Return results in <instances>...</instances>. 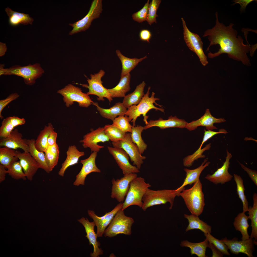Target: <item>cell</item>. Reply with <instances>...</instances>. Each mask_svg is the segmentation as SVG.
Segmentation results:
<instances>
[{"label":"cell","mask_w":257,"mask_h":257,"mask_svg":"<svg viewBox=\"0 0 257 257\" xmlns=\"http://www.w3.org/2000/svg\"><path fill=\"white\" fill-rule=\"evenodd\" d=\"M104 128L105 134L112 142H117L123 139L126 133L113 124L106 125Z\"/></svg>","instance_id":"cell-42"},{"label":"cell","mask_w":257,"mask_h":257,"mask_svg":"<svg viewBox=\"0 0 257 257\" xmlns=\"http://www.w3.org/2000/svg\"><path fill=\"white\" fill-rule=\"evenodd\" d=\"M17 150L6 147L0 148V164L6 168L12 163L17 161Z\"/></svg>","instance_id":"cell-39"},{"label":"cell","mask_w":257,"mask_h":257,"mask_svg":"<svg viewBox=\"0 0 257 257\" xmlns=\"http://www.w3.org/2000/svg\"><path fill=\"white\" fill-rule=\"evenodd\" d=\"M102 0H94L92 1L89 10L87 14L81 20L69 25L73 27L69 33L70 35L84 31L88 29L93 20L99 18L103 10Z\"/></svg>","instance_id":"cell-9"},{"label":"cell","mask_w":257,"mask_h":257,"mask_svg":"<svg viewBox=\"0 0 257 257\" xmlns=\"http://www.w3.org/2000/svg\"><path fill=\"white\" fill-rule=\"evenodd\" d=\"M183 28V38L188 48L195 53L199 58L202 64L205 66L208 63L207 56L203 49V43L197 34L191 32L188 28L183 18H181Z\"/></svg>","instance_id":"cell-11"},{"label":"cell","mask_w":257,"mask_h":257,"mask_svg":"<svg viewBox=\"0 0 257 257\" xmlns=\"http://www.w3.org/2000/svg\"><path fill=\"white\" fill-rule=\"evenodd\" d=\"M116 53L120 59L122 64L121 78L129 73L139 63L147 58L146 55L139 59L128 58L123 55L120 50L118 49L116 51Z\"/></svg>","instance_id":"cell-30"},{"label":"cell","mask_w":257,"mask_h":257,"mask_svg":"<svg viewBox=\"0 0 257 257\" xmlns=\"http://www.w3.org/2000/svg\"><path fill=\"white\" fill-rule=\"evenodd\" d=\"M227 246L232 253L238 255L240 253L246 255L248 257H253V253L254 251V245L257 244V241L250 238L245 240L238 241V238L234 237L232 240L225 237L221 240Z\"/></svg>","instance_id":"cell-14"},{"label":"cell","mask_w":257,"mask_h":257,"mask_svg":"<svg viewBox=\"0 0 257 257\" xmlns=\"http://www.w3.org/2000/svg\"><path fill=\"white\" fill-rule=\"evenodd\" d=\"M134 222L132 217L125 214L124 210H119L114 216L104 233L105 237H112L119 234L130 235L131 227Z\"/></svg>","instance_id":"cell-7"},{"label":"cell","mask_w":257,"mask_h":257,"mask_svg":"<svg viewBox=\"0 0 257 257\" xmlns=\"http://www.w3.org/2000/svg\"><path fill=\"white\" fill-rule=\"evenodd\" d=\"M255 1L254 0H233L232 2H234L232 4L233 5L237 4L240 5V11L242 12L245 10L246 8L247 5L250 3Z\"/></svg>","instance_id":"cell-53"},{"label":"cell","mask_w":257,"mask_h":257,"mask_svg":"<svg viewBox=\"0 0 257 257\" xmlns=\"http://www.w3.org/2000/svg\"><path fill=\"white\" fill-rule=\"evenodd\" d=\"M253 206L248 207V219L251 220V226L252 231L250 238L257 241V194L254 193L253 196Z\"/></svg>","instance_id":"cell-38"},{"label":"cell","mask_w":257,"mask_h":257,"mask_svg":"<svg viewBox=\"0 0 257 257\" xmlns=\"http://www.w3.org/2000/svg\"><path fill=\"white\" fill-rule=\"evenodd\" d=\"M57 133L54 131L51 133L48 137L47 143L48 147L56 143Z\"/></svg>","instance_id":"cell-56"},{"label":"cell","mask_w":257,"mask_h":257,"mask_svg":"<svg viewBox=\"0 0 257 257\" xmlns=\"http://www.w3.org/2000/svg\"><path fill=\"white\" fill-rule=\"evenodd\" d=\"M123 202L120 203L111 211L99 217L94 211L88 210V214L93 220L97 227L96 234L98 237H102L106 227L109 224L117 213L122 209Z\"/></svg>","instance_id":"cell-16"},{"label":"cell","mask_w":257,"mask_h":257,"mask_svg":"<svg viewBox=\"0 0 257 257\" xmlns=\"http://www.w3.org/2000/svg\"><path fill=\"white\" fill-rule=\"evenodd\" d=\"M67 157L62 164L59 175L63 177L65 170L69 166L78 163L79 158L85 155L84 152L79 151L75 145L69 147L66 153Z\"/></svg>","instance_id":"cell-26"},{"label":"cell","mask_w":257,"mask_h":257,"mask_svg":"<svg viewBox=\"0 0 257 257\" xmlns=\"http://www.w3.org/2000/svg\"><path fill=\"white\" fill-rule=\"evenodd\" d=\"M204 235L208 242L213 244L224 254L229 256L230 254L228 251V248L221 240H219L213 236L211 233H204Z\"/></svg>","instance_id":"cell-47"},{"label":"cell","mask_w":257,"mask_h":257,"mask_svg":"<svg viewBox=\"0 0 257 257\" xmlns=\"http://www.w3.org/2000/svg\"><path fill=\"white\" fill-rule=\"evenodd\" d=\"M96 106L100 115L103 117L113 121L117 116H124L127 109L122 103H116L110 108L105 109L102 108L97 102L92 104Z\"/></svg>","instance_id":"cell-25"},{"label":"cell","mask_w":257,"mask_h":257,"mask_svg":"<svg viewBox=\"0 0 257 257\" xmlns=\"http://www.w3.org/2000/svg\"><path fill=\"white\" fill-rule=\"evenodd\" d=\"M26 139L23 138L22 134L17 129L13 130L8 137L0 140L1 147H6L14 149L20 148L24 152L29 153V147Z\"/></svg>","instance_id":"cell-21"},{"label":"cell","mask_w":257,"mask_h":257,"mask_svg":"<svg viewBox=\"0 0 257 257\" xmlns=\"http://www.w3.org/2000/svg\"><path fill=\"white\" fill-rule=\"evenodd\" d=\"M151 87H149L146 93L144 94L140 103L137 105L131 106L128 108V109L125 114V115L128 117L129 122L131 121L133 124V126H135V121L138 117L142 115L144 117L143 121L146 125L148 122L147 119L148 116L146 115L147 112L151 109H154L156 110H159L164 113V109L155 107L153 104L162 107V106L157 104L155 101L159 100L160 99L155 98V93L152 92L151 96L149 97V90Z\"/></svg>","instance_id":"cell-3"},{"label":"cell","mask_w":257,"mask_h":257,"mask_svg":"<svg viewBox=\"0 0 257 257\" xmlns=\"http://www.w3.org/2000/svg\"><path fill=\"white\" fill-rule=\"evenodd\" d=\"M54 128L51 123L45 125L43 129L41 130L35 140V145L36 149L39 151L45 152L48 146L47 140L50 134L54 131Z\"/></svg>","instance_id":"cell-35"},{"label":"cell","mask_w":257,"mask_h":257,"mask_svg":"<svg viewBox=\"0 0 257 257\" xmlns=\"http://www.w3.org/2000/svg\"><path fill=\"white\" fill-rule=\"evenodd\" d=\"M25 120L24 118L17 116H9L4 119L0 127V137L2 138L8 137L14 128L24 124Z\"/></svg>","instance_id":"cell-28"},{"label":"cell","mask_w":257,"mask_h":257,"mask_svg":"<svg viewBox=\"0 0 257 257\" xmlns=\"http://www.w3.org/2000/svg\"><path fill=\"white\" fill-rule=\"evenodd\" d=\"M105 74V71L101 69L97 73L91 74L90 79H87L88 84L85 87L89 89L87 93L89 95H94L97 96L98 97L97 99L99 101H104V98H105L110 103L113 100V99L111 97L108 89L103 86L101 80L102 78Z\"/></svg>","instance_id":"cell-12"},{"label":"cell","mask_w":257,"mask_h":257,"mask_svg":"<svg viewBox=\"0 0 257 257\" xmlns=\"http://www.w3.org/2000/svg\"><path fill=\"white\" fill-rule=\"evenodd\" d=\"M16 157L20 160V164L26 178L31 181L39 168V165L29 153H21L17 151Z\"/></svg>","instance_id":"cell-23"},{"label":"cell","mask_w":257,"mask_h":257,"mask_svg":"<svg viewBox=\"0 0 257 257\" xmlns=\"http://www.w3.org/2000/svg\"><path fill=\"white\" fill-rule=\"evenodd\" d=\"M97 153V152H93L88 158L80 160V162L82 164V167L76 176V179L73 183L74 185L77 186L84 185L86 177L88 174L92 172H101L100 170L97 167L95 163Z\"/></svg>","instance_id":"cell-18"},{"label":"cell","mask_w":257,"mask_h":257,"mask_svg":"<svg viewBox=\"0 0 257 257\" xmlns=\"http://www.w3.org/2000/svg\"><path fill=\"white\" fill-rule=\"evenodd\" d=\"M211 147V143H210L207 144L206 146L201 149V148H199L193 154L186 157L183 160L184 166L186 167H190L191 166L195 160H197L198 158H204L205 156L203 155V152L205 151L209 150Z\"/></svg>","instance_id":"cell-44"},{"label":"cell","mask_w":257,"mask_h":257,"mask_svg":"<svg viewBox=\"0 0 257 257\" xmlns=\"http://www.w3.org/2000/svg\"><path fill=\"white\" fill-rule=\"evenodd\" d=\"M181 191L176 190H155L148 188L143 198V204L141 208L143 210L145 211L149 207L169 202L170 204L169 209H171L175 197L180 196L179 193Z\"/></svg>","instance_id":"cell-5"},{"label":"cell","mask_w":257,"mask_h":257,"mask_svg":"<svg viewBox=\"0 0 257 257\" xmlns=\"http://www.w3.org/2000/svg\"><path fill=\"white\" fill-rule=\"evenodd\" d=\"M57 93L63 96V101L67 107L72 105L74 102L78 103L79 106L86 108L94 102L87 93H84L80 88L71 84L59 90Z\"/></svg>","instance_id":"cell-8"},{"label":"cell","mask_w":257,"mask_h":257,"mask_svg":"<svg viewBox=\"0 0 257 257\" xmlns=\"http://www.w3.org/2000/svg\"><path fill=\"white\" fill-rule=\"evenodd\" d=\"M188 123L184 119H179L176 116H171L167 120H164L161 118L158 120H150L143 127L145 130L154 126L159 127L162 129L171 128H185Z\"/></svg>","instance_id":"cell-24"},{"label":"cell","mask_w":257,"mask_h":257,"mask_svg":"<svg viewBox=\"0 0 257 257\" xmlns=\"http://www.w3.org/2000/svg\"><path fill=\"white\" fill-rule=\"evenodd\" d=\"M248 216L242 212L239 213L235 218L233 225L236 231H240L242 235V240L249 239L250 236L248 234L247 230L249 226L248 222Z\"/></svg>","instance_id":"cell-37"},{"label":"cell","mask_w":257,"mask_h":257,"mask_svg":"<svg viewBox=\"0 0 257 257\" xmlns=\"http://www.w3.org/2000/svg\"><path fill=\"white\" fill-rule=\"evenodd\" d=\"M137 177L136 173H133L124 175L120 179H112L111 197L119 203L123 202L129 190L130 182Z\"/></svg>","instance_id":"cell-13"},{"label":"cell","mask_w":257,"mask_h":257,"mask_svg":"<svg viewBox=\"0 0 257 257\" xmlns=\"http://www.w3.org/2000/svg\"><path fill=\"white\" fill-rule=\"evenodd\" d=\"M242 168L246 172L255 184L257 186V172L255 170L251 169L238 162Z\"/></svg>","instance_id":"cell-52"},{"label":"cell","mask_w":257,"mask_h":257,"mask_svg":"<svg viewBox=\"0 0 257 257\" xmlns=\"http://www.w3.org/2000/svg\"><path fill=\"white\" fill-rule=\"evenodd\" d=\"M6 168L3 165L0 164V183H1L5 180L6 174H7Z\"/></svg>","instance_id":"cell-57"},{"label":"cell","mask_w":257,"mask_h":257,"mask_svg":"<svg viewBox=\"0 0 257 257\" xmlns=\"http://www.w3.org/2000/svg\"><path fill=\"white\" fill-rule=\"evenodd\" d=\"M84 227L86 235L85 236L89 241L90 245H92L93 251L91 253L90 256L92 257H99L100 255H103V251L99 247L100 244L97 240L98 237L96 233L94 230V227L96 226L94 222H90L87 218L82 217L78 220Z\"/></svg>","instance_id":"cell-19"},{"label":"cell","mask_w":257,"mask_h":257,"mask_svg":"<svg viewBox=\"0 0 257 257\" xmlns=\"http://www.w3.org/2000/svg\"><path fill=\"white\" fill-rule=\"evenodd\" d=\"M208 243V240L206 238L203 241L197 243L190 242L187 240H183L181 242L180 245L182 247H189L192 255L195 254L198 257H207L205 253Z\"/></svg>","instance_id":"cell-36"},{"label":"cell","mask_w":257,"mask_h":257,"mask_svg":"<svg viewBox=\"0 0 257 257\" xmlns=\"http://www.w3.org/2000/svg\"><path fill=\"white\" fill-rule=\"evenodd\" d=\"M109 140L105 133L104 128L99 127L84 135L79 142L82 143L84 148H89L92 152H98L104 147L98 143L109 141Z\"/></svg>","instance_id":"cell-15"},{"label":"cell","mask_w":257,"mask_h":257,"mask_svg":"<svg viewBox=\"0 0 257 257\" xmlns=\"http://www.w3.org/2000/svg\"><path fill=\"white\" fill-rule=\"evenodd\" d=\"M149 2V0H148L141 10L133 14L132 17L134 20L139 23L147 21L148 17Z\"/></svg>","instance_id":"cell-48"},{"label":"cell","mask_w":257,"mask_h":257,"mask_svg":"<svg viewBox=\"0 0 257 257\" xmlns=\"http://www.w3.org/2000/svg\"><path fill=\"white\" fill-rule=\"evenodd\" d=\"M19 96L17 93L11 94L6 99L0 100V118L1 119L3 118L2 115V112L4 108L12 101L16 99Z\"/></svg>","instance_id":"cell-50"},{"label":"cell","mask_w":257,"mask_h":257,"mask_svg":"<svg viewBox=\"0 0 257 257\" xmlns=\"http://www.w3.org/2000/svg\"><path fill=\"white\" fill-rule=\"evenodd\" d=\"M208 247L210 248L212 251V257H222L224 254L218 249L213 244L208 242Z\"/></svg>","instance_id":"cell-55"},{"label":"cell","mask_w":257,"mask_h":257,"mask_svg":"<svg viewBox=\"0 0 257 257\" xmlns=\"http://www.w3.org/2000/svg\"><path fill=\"white\" fill-rule=\"evenodd\" d=\"M130 78L131 75L129 73L121 78L119 82L115 87L112 89H108L112 99L125 97L126 93L130 89Z\"/></svg>","instance_id":"cell-29"},{"label":"cell","mask_w":257,"mask_h":257,"mask_svg":"<svg viewBox=\"0 0 257 257\" xmlns=\"http://www.w3.org/2000/svg\"><path fill=\"white\" fill-rule=\"evenodd\" d=\"M44 153L46 161L50 172L57 165L59 156L51 152L48 148Z\"/></svg>","instance_id":"cell-49"},{"label":"cell","mask_w":257,"mask_h":257,"mask_svg":"<svg viewBox=\"0 0 257 257\" xmlns=\"http://www.w3.org/2000/svg\"><path fill=\"white\" fill-rule=\"evenodd\" d=\"M151 185L146 183L144 179L137 177L130 182L129 190L124 202L122 210H124L128 207L136 205L142 208L143 198L147 190Z\"/></svg>","instance_id":"cell-6"},{"label":"cell","mask_w":257,"mask_h":257,"mask_svg":"<svg viewBox=\"0 0 257 257\" xmlns=\"http://www.w3.org/2000/svg\"><path fill=\"white\" fill-rule=\"evenodd\" d=\"M207 158L205 159L201 165L196 169H184V170L186 173V178L182 185L176 190L182 191L185 189V186L194 184L199 180L202 172L206 167L209 166L210 163L209 162H207Z\"/></svg>","instance_id":"cell-27"},{"label":"cell","mask_w":257,"mask_h":257,"mask_svg":"<svg viewBox=\"0 0 257 257\" xmlns=\"http://www.w3.org/2000/svg\"><path fill=\"white\" fill-rule=\"evenodd\" d=\"M191 214L199 216L203 213L205 205L202 184L200 180L190 188L184 189L179 193Z\"/></svg>","instance_id":"cell-4"},{"label":"cell","mask_w":257,"mask_h":257,"mask_svg":"<svg viewBox=\"0 0 257 257\" xmlns=\"http://www.w3.org/2000/svg\"><path fill=\"white\" fill-rule=\"evenodd\" d=\"M224 118H217L212 116L209 109H206L204 115L198 119L188 123L185 128L189 131L195 130L199 126L205 127L208 130L217 129L214 125L215 123H220L225 122Z\"/></svg>","instance_id":"cell-22"},{"label":"cell","mask_w":257,"mask_h":257,"mask_svg":"<svg viewBox=\"0 0 257 257\" xmlns=\"http://www.w3.org/2000/svg\"><path fill=\"white\" fill-rule=\"evenodd\" d=\"M5 11L9 17V23L12 26H17L20 24L32 25L34 21L33 19L28 14L14 11L8 7L5 8Z\"/></svg>","instance_id":"cell-31"},{"label":"cell","mask_w":257,"mask_h":257,"mask_svg":"<svg viewBox=\"0 0 257 257\" xmlns=\"http://www.w3.org/2000/svg\"><path fill=\"white\" fill-rule=\"evenodd\" d=\"M144 129V127L141 125H132V131L131 133L132 140L137 145L141 154L146 149L147 147L141 136L142 133Z\"/></svg>","instance_id":"cell-40"},{"label":"cell","mask_w":257,"mask_h":257,"mask_svg":"<svg viewBox=\"0 0 257 257\" xmlns=\"http://www.w3.org/2000/svg\"><path fill=\"white\" fill-rule=\"evenodd\" d=\"M7 174L16 180H26V178L19 161L15 162L6 168Z\"/></svg>","instance_id":"cell-43"},{"label":"cell","mask_w":257,"mask_h":257,"mask_svg":"<svg viewBox=\"0 0 257 257\" xmlns=\"http://www.w3.org/2000/svg\"><path fill=\"white\" fill-rule=\"evenodd\" d=\"M139 37L142 40L149 42L151 37V34L148 30H143L140 32Z\"/></svg>","instance_id":"cell-54"},{"label":"cell","mask_w":257,"mask_h":257,"mask_svg":"<svg viewBox=\"0 0 257 257\" xmlns=\"http://www.w3.org/2000/svg\"><path fill=\"white\" fill-rule=\"evenodd\" d=\"M161 1V0H152L149 4L147 21L150 25L154 22L156 23V17L158 16L157 12Z\"/></svg>","instance_id":"cell-46"},{"label":"cell","mask_w":257,"mask_h":257,"mask_svg":"<svg viewBox=\"0 0 257 257\" xmlns=\"http://www.w3.org/2000/svg\"><path fill=\"white\" fill-rule=\"evenodd\" d=\"M114 147L122 149L127 153L133 165L140 169L146 157L142 156L137 145L132 141L131 133H126L124 138L118 141L112 142Z\"/></svg>","instance_id":"cell-10"},{"label":"cell","mask_w":257,"mask_h":257,"mask_svg":"<svg viewBox=\"0 0 257 257\" xmlns=\"http://www.w3.org/2000/svg\"><path fill=\"white\" fill-rule=\"evenodd\" d=\"M107 149L122 170L124 175L140 172L139 169L136 166L132 165L130 163L129 156L124 149L109 146L107 147Z\"/></svg>","instance_id":"cell-17"},{"label":"cell","mask_w":257,"mask_h":257,"mask_svg":"<svg viewBox=\"0 0 257 257\" xmlns=\"http://www.w3.org/2000/svg\"><path fill=\"white\" fill-rule=\"evenodd\" d=\"M48 149L52 153L59 156V148L57 143L52 145L49 146Z\"/></svg>","instance_id":"cell-58"},{"label":"cell","mask_w":257,"mask_h":257,"mask_svg":"<svg viewBox=\"0 0 257 257\" xmlns=\"http://www.w3.org/2000/svg\"><path fill=\"white\" fill-rule=\"evenodd\" d=\"M204 130V135L201 143L203 145L205 142L216 134L219 133L226 134L228 133L226 130L223 129H219L218 132H215L210 130L207 131L205 129Z\"/></svg>","instance_id":"cell-51"},{"label":"cell","mask_w":257,"mask_h":257,"mask_svg":"<svg viewBox=\"0 0 257 257\" xmlns=\"http://www.w3.org/2000/svg\"><path fill=\"white\" fill-rule=\"evenodd\" d=\"M113 121L112 124L123 132L126 133L128 132L131 133L132 125L130 124L128 117L127 115L119 116Z\"/></svg>","instance_id":"cell-45"},{"label":"cell","mask_w":257,"mask_h":257,"mask_svg":"<svg viewBox=\"0 0 257 257\" xmlns=\"http://www.w3.org/2000/svg\"><path fill=\"white\" fill-rule=\"evenodd\" d=\"M27 143L29 147V153L37 163L39 168L43 169L46 173L50 172L47 164L44 152L38 150L36 148L34 139H27Z\"/></svg>","instance_id":"cell-34"},{"label":"cell","mask_w":257,"mask_h":257,"mask_svg":"<svg viewBox=\"0 0 257 257\" xmlns=\"http://www.w3.org/2000/svg\"><path fill=\"white\" fill-rule=\"evenodd\" d=\"M233 177L237 186V193L243 204V212L245 213L248 210V203L245 195V188L243 180L240 175L234 174Z\"/></svg>","instance_id":"cell-41"},{"label":"cell","mask_w":257,"mask_h":257,"mask_svg":"<svg viewBox=\"0 0 257 257\" xmlns=\"http://www.w3.org/2000/svg\"><path fill=\"white\" fill-rule=\"evenodd\" d=\"M227 156L225 162L220 168L218 169L212 175H207L205 178L211 182L217 185L219 184H223L231 181L233 176L228 172L230 167V160L232 157L231 153L227 150Z\"/></svg>","instance_id":"cell-20"},{"label":"cell","mask_w":257,"mask_h":257,"mask_svg":"<svg viewBox=\"0 0 257 257\" xmlns=\"http://www.w3.org/2000/svg\"><path fill=\"white\" fill-rule=\"evenodd\" d=\"M215 24L212 28L205 32L203 37H208L210 44L206 51H209L211 46L219 44L220 48L217 52L208 53V57L213 58L222 54H226L228 57L234 60L241 61L244 65L250 66L251 63L247 54L249 52L252 56L257 48V44H245L243 40L240 35H237V31L233 28L234 24L231 23L225 26L219 22L218 12L215 13Z\"/></svg>","instance_id":"cell-1"},{"label":"cell","mask_w":257,"mask_h":257,"mask_svg":"<svg viewBox=\"0 0 257 257\" xmlns=\"http://www.w3.org/2000/svg\"><path fill=\"white\" fill-rule=\"evenodd\" d=\"M5 65H0V75H15L23 78L25 84L32 85L35 83L36 80L41 77L44 71L40 64L36 63L24 66L15 65L9 68H4Z\"/></svg>","instance_id":"cell-2"},{"label":"cell","mask_w":257,"mask_h":257,"mask_svg":"<svg viewBox=\"0 0 257 257\" xmlns=\"http://www.w3.org/2000/svg\"><path fill=\"white\" fill-rule=\"evenodd\" d=\"M145 85V82H142L136 86L133 92L125 96L122 103L126 108H128L140 103L144 94V90Z\"/></svg>","instance_id":"cell-33"},{"label":"cell","mask_w":257,"mask_h":257,"mask_svg":"<svg viewBox=\"0 0 257 257\" xmlns=\"http://www.w3.org/2000/svg\"><path fill=\"white\" fill-rule=\"evenodd\" d=\"M0 56L2 57L5 54L7 48L5 44L0 42Z\"/></svg>","instance_id":"cell-59"},{"label":"cell","mask_w":257,"mask_h":257,"mask_svg":"<svg viewBox=\"0 0 257 257\" xmlns=\"http://www.w3.org/2000/svg\"><path fill=\"white\" fill-rule=\"evenodd\" d=\"M184 217L188 220L189 222L185 230L186 232L197 229L200 230L205 234L211 233V227L200 220L198 216L192 214L190 215L184 214Z\"/></svg>","instance_id":"cell-32"}]
</instances>
